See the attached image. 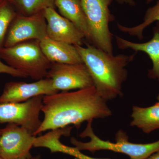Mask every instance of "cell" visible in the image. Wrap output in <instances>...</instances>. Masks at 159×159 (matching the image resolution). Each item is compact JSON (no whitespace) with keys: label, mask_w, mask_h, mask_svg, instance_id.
Listing matches in <instances>:
<instances>
[{"label":"cell","mask_w":159,"mask_h":159,"mask_svg":"<svg viewBox=\"0 0 159 159\" xmlns=\"http://www.w3.org/2000/svg\"><path fill=\"white\" fill-rule=\"evenodd\" d=\"M41 111L44 115L34 136L43 132L64 128L73 124L79 129L84 121L110 116L105 100L94 86L75 92L63 91L43 97Z\"/></svg>","instance_id":"obj_1"},{"label":"cell","mask_w":159,"mask_h":159,"mask_svg":"<svg viewBox=\"0 0 159 159\" xmlns=\"http://www.w3.org/2000/svg\"><path fill=\"white\" fill-rule=\"evenodd\" d=\"M90 75L94 86L104 100L122 95V86L127 77L126 66L135 54L114 55L91 44L75 46Z\"/></svg>","instance_id":"obj_2"},{"label":"cell","mask_w":159,"mask_h":159,"mask_svg":"<svg viewBox=\"0 0 159 159\" xmlns=\"http://www.w3.org/2000/svg\"><path fill=\"white\" fill-rule=\"evenodd\" d=\"M93 121L88 122L86 128L80 134L82 138L89 137L90 141L83 142L75 138H71L72 145L80 151L88 150L92 153L97 151L107 150L124 154L130 159H145L159 151V140L147 144H136L129 141V138L125 131L119 130L116 135V142L104 141L97 137L92 128Z\"/></svg>","instance_id":"obj_3"},{"label":"cell","mask_w":159,"mask_h":159,"mask_svg":"<svg viewBox=\"0 0 159 159\" xmlns=\"http://www.w3.org/2000/svg\"><path fill=\"white\" fill-rule=\"evenodd\" d=\"M0 59L36 80L46 78L51 64L43 53L39 41L37 40L3 48L0 49Z\"/></svg>","instance_id":"obj_4"},{"label":"cell","mask_w":159,"mask_h":159,"mask_svg":"<svg viewBox=\"0 0 159 159\" xmlns=\"http://www.w3.org/2000/svg\"><path fill=\"white\" fill-rule=\"evenodd\" d=\"M113 0H80L92 35V45L113 54L112 34L109 25L114 20L110 6Z\"/></svg>","instance_id":"obj_5"},{"label":"cell","mask_w":159,"mask_h":159,"mask_svg":"<svg viewBox=\"0 0 159 159\" xmlns=\"http://www.w3.org/2000/svg\"><path fill=\"white\" fill-rule=\"evenodd\" d=\"M43 96H37L25 102L0 103V123L16 124L34 136L42 122L39 115Z\"/></svg>","instance_id":"obj_6"},{"label":"cell","mask_w":159,"mask_h":159,"mask_svg":"<svg viewBox=\"0 0 159 159\" xmlns=\"http://www.w3.org/2000/svg\"><path fill=\"white\" fill-rule=\"evenodd\" d=\"M47 36V21L43 11L31 16L19 15L10 24L4 48L32 40L40 41Z\"/></svg>","instance_id":"obj_7"},{"label":"cell","mask_w":159,"mask_h":159,"mask_svg":"<svg viewBox=\"0 0 159 159\" xmlns=\"http://www.w3.org/2000/svg\"><path fill=\"white\" fill-rule=\"evenodd\" d=\"M46 77L51 80L54 89L58 91L80 89L94 86L84 63L74 64L51 63Z\"/></svg>","instance_id":"obj_8"},{"label":"cell","mask_w":159,"mask_h":159,"mask_svg":"<svg viewBox=\"0 0 159 159\" xmlns=\"http://www.w3.org/2000/svg\"><path fill=\"white\" fill-rule=\"evenodd\" d=\"M35 137L16 124L9 123L0 136V156L3 159H27L31 157Z\"/></svg>","instance_id":"obj_9"},{"label":"cell","mask_w":159,"mask_h":159,"mask_svg":"<svg viewBox=\"0 0 159 159\" xmlns=\"http://www.w3.org/2000/svg\"><path fill=\"white\" fill-rule=\"evenodd\" d=\"M58 92L48 77L31 83L9 82L6 84L0 96V103L25 102L37 96L52 95Z\"/></svg>","instance_id":"obj_10"},{"label":"cell","mask_w":159,"mask_h":159,"mask_svg":"<svg viewBox=\"0 0 159 159\" xmlns=\"http://www.w3.org/2000/svg\"><path fill=\"white\" fill-rule=\"evenodd\" d=\"M47 21V36L54 40L82 46L84 35L73 23L57 13L54 8L43 11Z\"/></svg>","instance_id":"obj_11"},{"label":"cell","mask_w":159,"mask_h":159,"mask_svg":"<svg viewBox=\"0 0 159 159\" xmlns=\"http://www.w3.org/2000/svg\"><path fill=\"white\" fill-rule=\"evenodd\" d=\"M39 43L43 53L51 63L68 64L83 63L73 45L54 40L47 36L39 41Z\"/></svg>","instance_id":"obj_12"},{"label":"cell","mask_w":159,"mask_h":159,"mask_svg":"<svg viewBox=\"0 0 159 159\" xmlns=\"http://www.w3.org/2000/svg\"><path fill=\"white\" fill-rule=\"evenodd\" d=\"M153 36L147 42L136 43L129 41L116 36V42L119 49L122 50L131 49L136 51H142L147 54L152 63V68L148 70L149 78L157 79L159 82V21L153 29Z\"/></svg>","instance_id":"obj_13"},{"label":"cell","mask_w":159,"mask_h":159,"mask_svg":"<svg viewBox=\"0 0 159 159\" xmlns=\"http://www.w3.org/2000/svg\"><path fill=\"white\" fill-rule=\"evenodd\" d=\"M61 15L73 23L92 45V35L80 0H55Z\"/></svg>","instance_id":"obj_14"},{"label":"cell","mask_w":159,"mask_h":159,"mask_svg":"<svg viewBox=\"0 0 159 159\" xmlns=\"http://www.w3.org/2000/svg\"><path fill=\"white\" fill-rule=\"evenodd\" d=\"M131 126H136L149 134L159 129V101L147 107L134 106L131 115Z\"/></svg>","instance_id":"obj_15"},{"label":"cell","mask_w":159,"mask_h":159,"mask_svg":"<svg viewBox=\"0 0 159 159\" xmlns=\"http://www.w3.org/2000/svg\"><path fill=\"white\" fill-rule=\"evenodd\" d=\"M64 135L62 129L51 130L43 135L40 141L42 147L48 148L51 153L61 152L74 157L77 159H110L96 158L82 153L76 147H70L63 144L60 141L61 137Z\"/></svg>","instance_id":"obj_16"},{"label":"cell","mask_w":159,"mask_h":159,"mask_svg":"<svg viewBox=\"0 0 159 159\" xmlns=\"http://www.w3.org/2000/svg\"><path fill=\"white\" fill-rule=\"evenodd\" d=\"M159 21V0L155 5L150 7L145 12L143 22L133 27H125L118 23L117 27L122 32L132 36H136L139 39H143L144 29L155 21Z\"/></svg>","instance_id":"obj_17"},{"label":"cell","mask_w":159,"mask_h":159,"mask_svg":"<svg viewBox=\"0 0 159 159\" xmlns=\"http://www.w3.org/2000/svg\"><path fill=\"white\" fill-rule=\"evenodd\" d=\"M22 15L31 16L48 8H54L55 0H12Z\"/></svg>","instance_id":"obj_18"},{"label":"cell","mask_w":159,"mask_h":159,"mask_svg":"<svg viewBox=\"0 0 159 159\" xmlns=\"http://www.w3.org/2000/svg\"><path fill=\"white\" fill-rule=\"evenodd\" d=\"M16 15L7 0L0 2V49L4 48L7 31Z\"/></svg>","instance_id":"obj_19"},{"label":"cell","mask_w":159,"mask_h":159,"mask_svg":"<svg viewBox=\"0 0 159 159\" xmlns=\"http://www.w3.org/2000/svg\"><path fill=\"white\" fill-rule=\"evenodd\" d=\"M0 73L6 74L14 77L27 78L28 76L20 71L11 67L8 65L4 63L0 60Z\"/></svg>","instance_id":"obj_20"},{"label":"cell","mask_w":159,"mask_h":159,"mask_svg":"<svg viewBox=\"0 0 159 159\" xmlns=\"http://www.w3.org/2000/svg\"><path fill=\"white\" fill-rule=\"evenodd\" d=\"M116 2L121 4H127L130 6H134L135 5V2L134 0H116Z\"/></svg>","instance_id":"obj_21"},{"label":"cell","mask_w":159,"mask_h":159,"mask_svg":"<svg viewBox=\"0 0 159 159\" xmlns=\"http://www.w3.org/2000/svg\"><path fill=\"white\" fill-rule=\"evenodd\" d=\"M145 159H159V151Z\"/></svg>","instance_id":"obj_22"},{"label":"cell","mask_w":159,"mask_h":159,"mask_svg":"<svg viewBox=\"0 0 159 159\" xmlns=\"http://www.w3.org/2000/svg\"><path fill=\"white\" fill-rule=\"evenodd\" d=\"M27 159H41V157L40 155H37L36 156L32 157Z\"/></svg>","instance_id":"obj_23"},{"label":"cell","mask_w":159,"mask_h":159,"mask_svg":"<svg viewBox=\"0 0 159 159\" xmlns=\"http://www.w3.org/2000/svg\"><path fill=\"white\" fill-rule=\"evenodd\" d=\"M152 1H153V0H146V2H147V4H149L151 2H152Z\"/></svg>","instance_id":"obj_24"},{"label":"cell","mask_w":159,"mask_h":159,"mask_svg":"<svg viewBox=\"0 0 159 159\" xmlns=\"http://www.w3.org/2000/svg\"><path fill=\"white\" fill-rule=\"evenodd\" d=\"M3 132V129H0V136L2 135V133Z\"/></svg>","instance_id":"obj_25"},{"label":"cell","mask_w":159,"mask_h":159,"mask_svg":"<svg viewBox=\"0 0 159 159\" xmlns=\"http://www.w3.org/2000/svg\"><path fill=\"white\" fill-rule=\"evenodd\" d=\"M157 100L159 101V94L158 95L157 97Z\"/></svg>","instance_id":"obj_26"},{"label":"cell","mask_w":159,"mask_h":159,"mask_svg":"<svg viewBox=\"0 0 159 159\" xmlns=\"http://www.w3.org/2000/svg\"><path fill=\"white\" fill-rule=\"evenodd\" d=\"M6 1V0H0V2H3V1Z\"/></svg>","instance_id":"obj_27"},{"label":"cell","mask_w":159,"mask_h":159,"mask_svg":"<svg viewBox=\"0 0 159 159\" xmlns=\"http://www.w3.org/2000/svg\"><path fill=\"white\" fill-rule=\"evenodd\" d=\"M0 159H3L2 158V157L1 156H0Z\"/></svg>","instance_id":"obj_28"}]
</instances>
